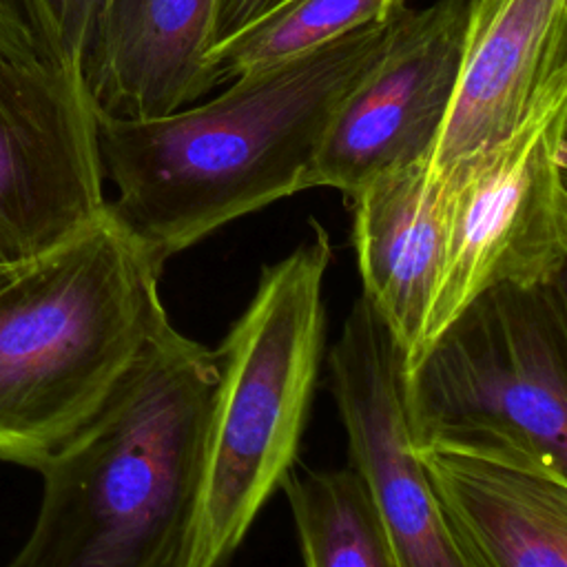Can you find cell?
Segmentation results:
<instances>
[{"instance_id":"1","label":"cell","mask_w":567,"mask_h":567,"mask_svg":"<svg viewBox=\"0 0 567 567\" xmlns=\"http://www.w3.org/2000/svg\"><path fill=\"white\" fill-rule=\"evenodd\" d=\"M392 20L246 71L199 106L153 120L95 113L111 213L166 261L306 190L330 120L383 51Z\"/></svg>"},{"instance_id":"2","label":"cell","mask_w":567,"mask_h":567,"mask_svg":"<svg viewBox=\"0 0 567 567\" xmlns=\"http://www.w3.org/2000/svg\"><path fill=\"white\" fill-rule=\"evenodd\" d=\"M217 377L215 350L166 319L40 470L33 529L7 567H186Z\"/></svg>"},{"instance_id":"3","label":"cell","mask_w":567,"mask_h":567,"mask_svg":"<svg viewBox=\"0 0 567 567\" xmlns=\"http://www.w3.org/2000/svg\"><path fill=\"white\" fill-rule=\"evenodd\" d=\"M164 261L111 208L0 281V461L42 470L168 319Z\"/></svg>"},{"instance_id":"4","label":"cell","mask_w":567,"mask_h":567,"mask_svg":"<svg viewBox=\"0 0 567 567\" xmlns=\"http://www.w3.org/2000/svg\"><path fill=\"white\" fill-rule=\"evenodd\" d=\"M312 233L259 275L217 357L204 478L186 567H221L297 463L323 352L328 230Z\"/></svg>"},{"instance_id":"5","label":"cell","mask_w":567,"mask_h":567,"mask_svg":"<svg viewBox=\"0 0 567 567\" xmlns=\"http://www.w3.org/2000/svg\"><path fill=\"white\" fill-rule=\"evenodd\" d=\"M414 450L454 443L567 474V286L494 284L474 295L403 372Z\"/></svg>"},{"instance_id":"6","label":"cell","mask_w":567,"mask_h":567,"mask_svg":"<svg viewBox=\"0 0 567 567\" xmlns=\"http://www.w3.org/2000/svg\"><path fill=\"white\" fill-rule=\"evenodd\" d=\"M565 168L567 100H558L514 135L436 175L445 246L421 350L483 288L565 275Z\"/></svg>"},{"instance_id":"7","label":"cell","mask_w":567,"mask_h":567,"mask_svg":"<svg viewBox=\"0 0 567 567\" xmlns=\"http://www.w3.org/2000/svg\"><path fill=\"white\" fill-rule=\"evenodd\" d=\"M109 208L95 109L22 11L0 13V257L31 261Z\"/></svg>"},{"instance_id":"8","label":"cell","mask_w":567,"mask_h":567,"mask_svg":"<svg viewBox=\"0 0 567 567\" xmlns=\"http://www.w3.org/2000/svg\"><path fill=\"white\" fill-rule=\"evenodd\" d=\"M472 0L403 9L365 75L337 109L310 164L306 188L350 199L394 166L430 159L461 64Z\"/></svg>"},{"instance_id":"9","label":"cell","mask_w":567,"mask_h":567,"mask_svg":"<svg viewBox=\"0 0 567 567\" xmlns=\"http://www.w3.org/2000/svg\"><path fill=\"white\" fill-rule=\"evenodd\" d=\"M330 390L361 474L401 567H463L441 507L408 439L405 354L359 297L330 350Z\"/></svg>"},{"instance_id":"10","label":"cell","mask_w":567,"mask_h":567,"mask_svg":"<svg viewBox=\"0 0 567 567\" xmlns=\"http://www.w3.org/2000/svg\"><path fill=\"white\" fill-rule=\"evenodd\" d=\"M567 100V0H472L434 175Z\"/></svg>"},{"instance_id":"11","label":"cell","mask_w":567,"mask_h":567,"mask_svg":"<svg viewBox=\"0 0 567 567\" xmlns=\"http://www.w3.org/2000/svg\"><path fill=\"white\" fill-rule=\"evenodd\" d=\"M414 452L463 567H567V474L472 445Z\"/></svg>"},{"instance_id":"12","label":"cell","mask_w":567,"mask_h":567,"mask_svg":"<svg viewBox=\"0 0 567 567\" xmlns=\"http://www.w3.org/2000/svg\"><path fill=\"white\" fill-rule=\"evenodd\" d=\"M217 0H102L82 58L95 113L153 120L213 86L206 69Z\"/></svg>"},{"instance_id":"13","label":"cell","mask_w":567,"mask_h":567,"mask_svg":"<svg viewBox=\"0 0 567 567\" xmlns=\"http://www.w3.org/2000/svg\"><path fill=\"white\" fill-rule=\"evenodd\" d=\"M361 297L405 354L419 357L445 246V204L430 159L394 166L350 199Z\"/></svg>"},{"instance_id":"14","label":"cell","mask_w":567,"mask_h":567,"mask_svg":"<svg viewBox=\"0 0 567 567\" xmlns=\"http://www.w3.org/2000/svg\"><path fill=\"white\" fill-rule=\"evenodd\" d=\"M286 492L303 567H401L361 474L341 470L286 472Z\"/></svg>"},{"instance_id":"15","label":"cell","mask_w":567,"mask_h":567,"mask_svg":"<svg viewBox=\"0 0 567 567\" xmlns=\"http://www.w3.org/2000/svg\"><path fill=\"white\" fill-rule=\"evenodd\" d=\"M405 0H284L230 38L210 47L204 62L213 86L323 47L368 24L390 22Z\"/></svg>"},{"instance_id":"16","label":"cell","mask_w":567,"mask_h":567,"mask_svg":"<svg viewBox=\"0 0 567 567\" xmlns=\"http://www.w3.org/2000/svg\"><path fill=\"white\" fill-rule=\"evenodd\" d=\"M100 2L102 0H18L42 47L75 73L82 69Z\"/></svg>"},{"instance_id":"17","label":"cell","mask_w":567,"mask_h":567,"mask_svg":"<svg viewBox=\"0 0 567 567\" xmlns=\"http://www.w3.org/2000/svg\"><path fill=\"white\" fill-rule=\"evenodd\" d=\"M284 0H217L210 47L230 38Z\"/></svg>"},{"instance_id":"18","label":"cell","mask_w":567,"mask_h":567,"mask_svg":"<svg viewBox=\"0 0 567 567\" xmlns=\"http://www.w3.org/2000/svg\"><path fill=\"white\" fill-rule=\"evenodd\" d=\"M2 11H22L18 0H0V13Z\"/></svg>"},{"instance_id":"19","label":"cell","mask_w":567,"mask_h":567,"mask_svg":"<svg viewBox=\"0 0 567 567\" xmlns=\"http://www.w3.org/2000/svg\"><path fill=\"white\" fill-rule=\"evenodd\" d=\"M18 266H20V264H18ZM13 268H16V264H9V261H4V259L0 257V281H2Z\"/></svg>"}]
</instances>
